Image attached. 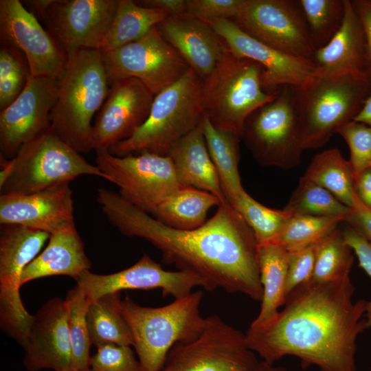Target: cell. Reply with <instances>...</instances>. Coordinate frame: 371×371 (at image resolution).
<instances>
[{
	"instance_id": "6da1fadb",
	"label": "cell",
	"mask_w": 371,
	"mask_h": 371,
	"mask_svg": "<svg viewBox=\"0 0 371 371\" xmlns=\"http://www.w3.org/2000/svg\"><path fill=\"white\" fill-rule=\"evenodd\" d=\"M97 201L108 221L121 234L151 243L161 252L166 263L199 276L206 291L220 288L261 301L258 244L228 201L221 203L202 226L179 229L160 222L109 189L99 188Z\"/></svg>"
},
{
	"instance_id": "7a4b0ae2",
	"label": "cell",
	"mask_w": 371,
	"mask_h": 371,
	"mask_svg": "<svg viewBox=\"0 0 371 371\" xmlns=\"http://www.w3.org/2000/svg\"><path fill=\"white\" fill-rule=\"evenodd\" d=\"M354 291L350 278L301 286L268 326L248 328V348L270 364L294 356L319 371H355L357 339L368 327V302H354Z\"/></svg>"
},
{
	"instance_id": "3957f363",
	"label": "cell",
	"mask_w": 371,
	"mask_h": 371,
	"mask_svg": "<svg viewBox=\"0 0 371 371\" xmlns=\"http://www.w3.org/2000/svg\"><path fill=\"white\" fill-rule=\"evenodd\" d=\"M58 79L51 128L79 153L94 150L92 119L106 100L110 85L101 51L82 49L67 54Z\"/></svg>"
},
{
	"instance_id": "277c9868",
	"label": "cell",
	"mask_w": 371,
	"mask_h": 371,
	"mask_svg": "<svg viewBox=\"0 0 371 371\" xmlns=\"http://www.w3.org/2000/svg\"><path fill=\"white\" fill-rule=\"evenodd\" d=\"M293 88L304 149H315L353 121L371 91V80L362 74L316 71L305 83Z\"/></svg>"
},
{
	"instance_id": "5b68a950",
	"label": "cell",
	"mask_w": 371,
	"mask_h": 371,
	"mask_svg": "<svg viewBox=\"0 0 371 371\" xmlns=\"http://www.w3.org/2000/svg\"><path fill=\"white\" fill-rule=\"evenodd\" d=\"M203 295L201 291H193L159 307L141 306L128 296L121 300L142 371H160L176 344L200 335L205 324L200 313Z\"/></svg>"
},
{
	"instance_id": "8992f818",
	"label": "cell",
	"mask_w": 371,
	"mask_h": 371,
	"mask_svg": "<svg viewBox=\"0 0 371 371\" xmlns=\"http://www.w3.org/2000/svg\"><path fill=\"white\" fill-rule=\"evenodd\" d=\"M203 84L201 77L190 68L177 82L155 95L143 125L109 151L116 157L144 152L168 155L171 148L201 122Z\"/></svg>"
},
{
	"instance_id": "52a82bcc",
	"label": "cell",
	"mask_w": 371,
	"mask_h": 371,
	"mask_svg": "<svg viewBox=\"0 0 371 371\" xmlns=\"http://www.w3.org/2000/svg\"><path fill=\"white\" fill-rule=\"evenodd\" d=\"M263 69L256 62L229 51L203 80V114L217 128L242 135L245 120L260 106L273 100L279 89L265 90Z\"/></svg>"
},
{
	"instance_id": "ba28073f",
	"label": "cell",
	"mask_w": 371,
	"mask_h": 371,
	"mask_svg": "<svg viewBox=\"0 0 371 371\" xmlns=\"http://www.w3.org/2000/svg\"><path fill=\"white\" fill-rule=\"evenodd\" d=\"M14 170L1 194H30L58 186L82 175L106 177L96 165L65 142L50 127L24 144L12 158Z\"/></svg>"
},
{
	"instance_id": "9c48e42d",
	"label": "cell",
	"mask_w": 371,
	"mask_h": 371,
	"mask_svg": "<svg viewBox=\"0 0 371 371\" xmlns=\"http://www.w3.org/2000/svg\"><path fill=\"white\" fill-rule=\"evenodd\" d=\"M241 139L261 166L292 169L300 164L304 149L292 86L280 88L273 100L249 115Z\"/></svg>"
},
{
	"instance_id": "30bf717a",
	"label": "cell",
	"mask_w": 371,
	"mask_h": 371,
	"mask_svg": "<svg viewBox=\"0 0 371 371\" xmlns=\"http://www.w3.org/2000/svg\"><path fill=\"white\" fill-rule=\"evenodd\" d=\"M258 363L245 334L212 315L197 337L171 348L160 371H251Z\"/></svg>"
},
{
	"instance_id": "8fae6325",
	"label": "cell",
	"mask_w": 371,
	"mask_h": 371,
	"mask_svg": "<svg viewBox=\"0 0 371 371\" xmlns=\"http://www.w3.org/2000/svg\"><path fill=\"white\" fill-rule=\"evenodd\" d=\"M95 153V165L106 180L119 188L126 200L150 214L183 187L168 155L144 152L116 157L105 149Z\"/></svg>"
},
{
	"instance_id": "7c38bea8",
	"label": "cell",
	"mask_w": 371,
	"mask_h": 371,
	"mask_svg": "<svg viewBox=\"0 0 371 371\" xmlns=\"http://www.w3.org/2000/svg\"><path fill=\"white\" fill-rule=\"evenodd\" d=\"M67 54L101 51L119 0L26 1Z\"/></svg>"
},
{
	"instance_id": "4fadbf2b",
	"label": "cell",
	"mask_w": 371,
	"mask_h": 371,
	"mask_svg": "<svg viewBox=\"0 0 371 371\" xmlns=\"http://www.w3.org/2000/svg\"><path fill=\"white\" fill-rule=\"evenodd\" d=\"M101 52L109 85L121 78H135L155 95L177 82L190 68L156 27L137 41Z\"/></svg>"
},
{
	"instance_id": "5bb4252c",
	"label": "cell",
	"mask_w": 371,
	"mask_h": 371,
	"mask_svg": "<svg viewBox=\"0 0 371 371\" xmlns=\"http://www.w3.org/2000/svg\"><path fill=\"white\" fill-rule=\"evenodd\" d=\"M233 21L251 36L280 52L313 59L316 50L297 1L245 0Z\"/></svg>"
},
{
	"instance_id": "9a60e30c",
	"label": "cell",
	"mask_w": 371,
	"mask_h": 371,
	"mask_svg": "<svg viewBox=\"0 0 371 371\" xmlns=\"http://www.w3.org/2000/svg\"><path fill=\"white\" fill-rule=\"evenodd\" d=\"M0 41L25 56L32 76L59 78L67 65L66 52L19 0L0 1Z\"/></svg>"
},
{
	"instance_id": "2e32d148",
	"label": "cell",
	"mask_w": 371,
	"mask_h": 371,
	"mask_svg": "<svg viewBox=\"0 0 371 371\" xmlns=\"http://www.w3.org/2000/svg\"><path fill=\"white\" fill-rule=\"evenodd\" d=\"M50 234L21 225L0 227V323L6 328L25 324L31 314L23 304V272L41 253Z\"/></svg>"
},
{
	"instance_id": "e0dca14e",
	"label": "cell",
	"mask_w": 371,
	"mask_h": 371,
	"mask_svg": "<svg viewBox=\"0 0 371 371\" xmlns=\"http://www.w3.org/2000/svg\"><path fill=\"white\" fill-rule=\"evenodd\" d=\"M58 79L32 76L19 95L0 113V158H14L21 148L51 127Z\"/></svg>"
},
{
	"instance_id": "ac0fdd59",
	"label": "cell",
	"mask_w": 371,
	"mask_h": 371,
	"mask_svg": "<svg viewBox=\"0 0 371 371\" xmlns=\"http://www.w3.org/2000/svg\"><path fill=\"white\" fill-rule=\"evenodd\" d=\"M91 301L102 295L123 290L159 289L164 297H183L196 286L206 289L205 282L188 271H171L144 254L136 263L122 271L110 274L86 271L76 280Z\"/></svg>"
},
{
	"instance_id": "d6986e66",
	"label": "cell",
	"mask_w": 371,
	"mask_h": 371,
	"mask_svg": "<svg viewBox=\"0 0 371 371\" xmlns=\"http://www.w3.org/2000/svg\"><path fill=\"white\" fill-rule=\"evenodd\" d=\"M205 22L223 38L232 54L262 67L265 89L277 90L284 86H300L317 71L312 60L285 54L254 38L232 19Z\"/></svg>"
},
{
	"instance_id": "ffe728a7",
	"label": "cell",
	"mask_w": 371,
	"mask_h": 371,
	"mask_svg": "<svg viewBox=\"0 0 371 371\" xmlns=\"http://www.w3.org/2000/svg\"><path fill=\"white\" fill-rule=\"evenodd\" d=\"M154 98L137 78H121L111 83L93 124L94 150H109L131 137L147 120Z\"/></svg>"
},
{
	"instance_id": "44dd1931",
	"label": "cell",
	"mask_w": 371,
	"mask_h": 371,
	"mask_svg": "<svg viewBox=\"0 0 371 371\" xmlns=\"http://www.w3.org/2000/svg\"><path fill=\"white\" fill-rule=\"evenodd\" d=\"M23 348V364L28 371L74 368L65 299L52 298L37 311Z\"/></svg>"
},
{
	"instance_id": "7402d4cb",
	"label": "cell",
	"mask_w": 371,
	"mask_h": 371,
	"mask_svg": "<svg viewBox=\"0 0 371 371\" xmlns=\"http://www.w3.org/2000/svg\"><path fill=\"white\" fill-rule=\"evenodd\" d=\"M74 213L69 183L30 194L0 195V225H21L51 235L76 227Z\"/></svg>"
},
{
	"instance_id": "603a6c76",
	"label": "cell",
	"mask_w": 371,
	"mask_h": 371,
	"mask_svg": "<svg viewBox=\"0 0 371 371\" xmlns=\"http://www.w3.org/2000/svg\"><path fill=\"white\" fill-rule=\"evenodd\" d=\"M156 27L203 80L229 51L223 38L206 22L196 18L168 15Z\"/></svg>"
},
{
	"instance_id": "cb8c5ba5",
	"label": "cell",
	"mask_w": 371,
	"mask_h": 371,
	"mask_svg": "<svg viewBox=\"0 0 371 371\" xmlns=\"http://www.w3.org/2000/svg\"><path fill=\"white\" fill-rule=\"evenodd\" d=\"M317 72L328 75H366V43L359 19L350 0H345L341 27L312 59Z\"/></svg>"
},
{
	"instance_id": "d4e9b609",
	"label": "cell",
	"mask_w": 371,
	"mask_h": 371,
	"mask_svg": "<svg viewBox=\"0 0 371 371\" xmlns=\"http://www.w3.org/2000/svg\"><path fill=\"white\" fill-rule=\"evenodd\" d=\"M91 267L76 227L65 229L50 235L45 249L24 269L21 285L54 276H66L77 280Z\"/></svg>"
},
{
	"instance_id": "484cf974",
	"label": "cell",
	"mask_w": 371,
	"mask_h": 371,
	"mask_svg": "<svg viewBox=\"0 0 371 371\" xmlns=\"http://www.w3.org/2000/svg\"><path fill=\"white\" fill-rule=\"evenodd\" d=\"M183 186L192 187L216 196L221 203L228 201L199 125L179 139L168 155Z\"/></svg>"
},
{
	"instance_id": "4316f807",
	"label": "cell",
	"mask_w": 371,
	"mask_h": 371,
	"mask_svg": "<svg viewBox=\"0 0 371 371\" xmlns=\"http://www.w3.org/2000/svg\"><path fill=\"white\" fill-rule=\"evenodd\" d=\"M288 262V251L282 246L275 243L258 245V262L262 297L259 313L249 328L259 329L268 326L277 317L278 308L285 304Z\"/></svg>"
},
{
	"instance_id": "83f0119b",
	"label": "cell",
	"mask_w": 371,
	"mask_h": 371,
	"mask_svg": "<svg viewBox=\"0 0 371 371\" xmlns=\"http://www.w3.org/2000/svg\"><path fill=\"white\" fill-rule=\"evenodd\" d=\"M201 126L225 196L232 204L245 190L238 171L241 137L233 132L217 128L204 114Z\"/></svg>"
},
{
	"instance_id": "f1b7e54d",
	"label": "cell",
	"mask_w": 371,
	"mask_h": 371,
	"mask_svg": "<svg viewBox=\"0 0 371 371\" xmlns=\"http://www.w3.org/2000/svg\"><path fill=\"white\" fill-rule=\"evenodd\" d=\"M220 204L219 199L210 192L183 186L163 201L150 215L170 227L193 229L204 225L208 211Z\"/></svg>"
},
{
	"instance_id": "f546056e",
	"label": "cell",
	"mask_w": 371,
	"mask_h": 371,
	"mask_svg": "<svg viewBox=\"0 0 371 371\" xmlns=\"http://www.w3.org/2000/svg\"><path fill=\"white\" fill-rule=\"evenodd\" d=\"M120 293L102 295L89 305V337L96 348L106 344L133 346V337L121 309Z\"/></svg>"
},
{
	"instance_id": "4dcf8cb0",
	"label": "cell",
	"mask_w": 371,
	"mask_h": 371,
	"mask_svg": "<svg viewBox=\"0 0 371 371\" xmlns=\"http://www.w3.org/2000/svg\"><path fill=\"white\" fill-rule=\"evenodd\" d=\"M168 14L132 0H119L101 52H109L145 36Z\"/></svg>"
},
{
	"instance_id": "1f68e13d",
	"label": "cell",
	"mask_w": 371,
	"mask_h": 371,
	"mask_svg": "<svg viewBox=\"0 0 371 371\" xmlns=\"http://www.w3.org/2000/svg\"><path fill=\"white\" fill-rule=\"evenodd\" d=\"M323 187L350 208L355 196V179L348 160L337 148L316 155L302 177Z\"/></svg>"
},
{
	"instance_id": "d6a6232c",
	"label": "cell",
	"mask_w": 371,
	"mask_h": 371,
	"mask_svg": "<svg viewBox=\"0 0 371 371\" xmlns=\"http://www.w3.org/2000/svg\"><path fill=\"white\" fill-rule=\"evenodd\" d=\"M352 248L339 227L317 243L311 282L330 283L350 278L354 260Z\"/></svg>"
},
{
	"instance_id": "836d02e7",
	"label": "cell",
	"mask_w": 371,
	"mask_h": 371,
	"mask_svg": "<svg viewBox=\"0 0 371 371\" xmlns=\"http://www.w3.org/2000/svg\"><path fill=\"white\" fill-rule=\"evenodd\" d=\"M283 210L291 216H341L345 222L352 212L329 191L303 177Z\"/></svg>"
},
{
	"instance_id": "e575fe53",
	"label": "cell",
	"mask_w": 371,
	"mask_h": 371,
	"mask_svg": "<svg viewBox=\"0 0 371 371\" xmlns=\"http://www.w3.org/2000/svg\"><path fill=\"white\" fill-rule=\"evenodd\" d=\"M342 222L345 219L341 216H291L273 243L287 251L316 244Z\"/></svg>"
},
{
	"instance_id": "d590c367",
	"label": "cell",
	"mask_w": 371,
	"mask_h": 371,
	"mask_svg": "<svg viewBox=\"0 0 371 371\" xmlns=\"http://www.w3.org/2000/svg\"><path fill=\"white\" fill-rule=\"evenodd\" d=\"M315 50L326 45L341 25L345 0H298Z\"/></svg>"
},
{
	"instance_id": "8d00e7d4",
	"label": "cell",
	"mask_w": 371,
	"mask_h": 371,
	"mask_svg": "<svg viewBox=\"0 0 371 371\" xmlns=\"http://www.w3.org/2000/svg\"><path fill=\"white\" fill-rule=\"evenodd\" d=\"M67 323L74 368H89L92 345L88 330L87 313L91 300L78 284L67 291Z\"/></svg>"
},
{
	"instance_id": "74e56055",
	"label": "cell",
	"mask_w": 371,
	"mask_h": 371,
	"mask_svg": "<svg viewBox=\"0 0 371 371\" xmlns=\"http://www.w3.org/2000/svg\"><path fill=\"white\" fill-rule=\"evenodd\" d=\"M231 205L251 228L258 245L274 242L291 216L283 209H271L260 204L245 190Z\"/></svg>"
},
{
	"instance_id": "f35d334b",
	"label": "cell",
	"mask_w": 371,
	"mask_h": 371,
	"mask_svg": "<svg viewBox=\"0 0 371 371\" xmlns=\"http://www.w3.org/2000/svg\"><path fill=\"white\" fill-rule=\"evenodd\" d=\"M30 76V67L25 56L17 50L1 45V110L7 107L19 95Z\"/></svg>"
},
{
	"instance_id": "ab89813d",
	"label": "cell",
	"mask_w": 371,
	"mask_h": 371,
	"mask_svg": "<svg viewBox=\"0 0 371 371\" xmlns=\"http://www.w3.org/2000/svg\"><path fill=\"white\" fill-rule=\"evenodd\" d=\"M337 133L348 146V162L355 179L363 171L371 168V126L351 121Z\"/></svg>"
},
{
	"instance_id": "60d3db41",
	"label": "cell",
	"mask_w": 371,
	"mask_h": 371,
	"mask_svg": "<svg viewBox=\"0 0 371 371\" xmlns=\"http://www.w3.org/2000/svg\"><path fill=\"white\" fill-rule=\"evenodd\" d=\"M90 368L93 371H142L131 346L115 344L98 347L91 357Z\"/></svg>"
},
{
	"instance_id": "b9f144b4",
	"label": "cell",
	"mask_w": 371,
	"mask_h": 371,
	"mask_svg": "<svg viewBox=\"0 0 371 371\" xmlns=\"http://www.w3.org/2000/svg\"><path fill=\"white\" fill-rule=\"evenodd\" d=\"M316 244L288 251L289 262L285 296L311 281L315 267Z\"/></svg>"
},
{
	"instance_id": "7bdbcfd3",
	"label": "cell",
	"mask_w": 371,
	"mask_h": 371,
	"mask_svg": "<svg viewBox=\"0 0 371 371\" xmlns=\"http://www.w3.org/2000/svg\"><path fill=\"white\" fill-rule=\"evenodd\" d=\"M245 0H186L184 15L204 21L234 19Z\"/></svg>"
},
{
	"instance_id": "ee69618b",
	"label": "cell",
	"mask_w": 371,
	"mask_h": 371,
	"mask_svg": "<svg viewBox=\"0 0 371 371\" xmlns=\"http://www.w3.org/2000/svg\"><path fill=\"white\" fill-rule=\"evenodd\" d=\"M341 230L345 241L358 258L359 267L371 278V243L348 224ZM364 317L369 328L371 327V300L367 302Z\"/></svg>"
},
{
	"instance_id": "f6af8a7d",
	"label": "cell",
	"mask_w": 371,
	"mask_h": 371,
	"mask_svg": "<svg viewBox=\"0 0 371 371\" xmlns=\"http://www.w3.org/2000/svg\"><path fill=\"white\" fill-rule=\"evenodd\" d=\"M365 35L366 43V74L371 80V0H352Z\"/></svg>"
},
{
	"instance_id": "bcb514c9",
	"label": "cell",
	"mask_w": 371,
	"mask_h": 371,
	"mask_svg": "<svg viewBox=\"0 0 371 371\" xmlns=\"http://www.w3.org/2000/svg\"><path fill=\"white\" fill-rule=\"evenodd\" d=\"M352 212L346 223L355 229L371 243V210L355 194Z\"/></svg>"
},
{
	"instance_id": "7dc6e473",
	"label": "cell",
	"mask_w": 371,
	"mask_h": 371,
	"mask_svg": "<svg viewBox=\"0 0 371 371\" xmlns=\"http://www.w3.org/2000/svg\"><path fill=\"white\" fill-rule=\"evenodd\" d=\"M140 5L158 9L170 16L184 15L186 0H142L135 1Z\"/></svg>"
},
{
	"instance_id": "c3c4849f",
	"label": "cell",
	"mask_w": 371,
	"mask_h": 371,
	"mask_svg": "<svg viewBox=\"0 0 371 371\" xmlns=\"http://www.w3.org/2000/svg\"><path fill=\"white\" fill-rule=\"evenodd\" d=\"M354 190L359 201L371 210V168L363 171L355 179Z\"/></svg>"
},
{
	"instance_id": "681fc988",
	"label": "cell",
	"mask_w": 371,
	"mask_h": 371,
	"mask_svg": "<svg viewBox=\"0 0 371 371\" xmlns=\"http://www.w3.org/2000/svg\"><path fill=\"white\" fill-rule=\"evenodd\" d=\"M353 121L371 126V91Z\"/></svg>"
},
{
	"instance_id": "f907efd6",
	"label": "cell",
	"mask_w": 371,
	"mask_h": 371,
	"mask_svg": "<svg viewBox=\"0 0 371 371\" xmlns=\"http://www.w3.org/2000/svg\"><path fill=\"white\" fill-rule=\"evenodd\" d=\"M251 371H287L282 366H275L274 364L268 363L264 361H259L257 366Z\"/></svg>"
},
{
	"instance_id": "816d5d0a",
	"label": "cell",
	"mask_w": 371,
	"mask_h": 371,
	"mask_svg": "<svg viewBox=\"0 0 371 371\" xmlns=\"http://www.w3.org/2000/svg\"><path fill=\"white\" fill-rule=\"evenodd\" d=\"M62 371H93L90 368H71L69 370H62Z\"/></svg>"
}]
</instances>
